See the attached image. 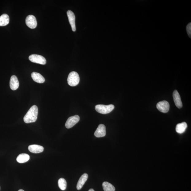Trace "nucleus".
Listing matches in <instances>:
<instances>
[{"label": "nucleus", "instance_id": "nucleus-1", "mask_svg": "<svg viewBox=\"0 0 191 191\" xmlns=\"http://www.w3.org/2000/svg\"><path fill=\"white\" fill-rule=\"evenodd\" d=\"M38 115V107L36 105L32 106L25 116L24 118V122L29 123L36 122Z\"/></svg>", "mask_w": 191, "mask_h": 191}, {"label": "nucleus", "instance_id": "nucleus-2", "mask_svg": "<svg viewBox=\"0 0 191 191\" xmlns=\"http://www.w3.org/2000/svg\"><path fill=\"white\" fill-rule=\"evenodd\" d=\"M67 81L71 87H75L78 84L80 81V77L78 74L76 72H71L69 74Z\"/></svg>", "mask_w": 191, "mask_h": 191}, {"label": "nucleus", "instance_id": "nucleus-3", "mask_svg": "<svg viewBox=\"0 0 191 191\" xmlns=\"http://www.w3.org/2000/svg\"><path fill=\"white\" fill-rule=\"evenodd\" d=\"M95 109L98 112L102 114H107L111 112L114 108L115 106L113 104L104 105L98 104L95 106Z\"/></svg>", "mask_w": 191, "mask_h": 191}, {"label": "nucleus", "instance_id": "nucleus-4", "mask_svg": "<svg viewBox=\"0 0 191 191\" xmlns=\"http://www.w3.org/2000/svg\"><path fill=\"white\" fill-rule=\"evenodd\" d=\"M29 59L31 62L35 63L44 65L46 63L45 58L43 56L36 54L31 55L29 57Z\"/></svg>", "mask_w": 191, "mask_h": 191}, {"label": "nucleus", "instance_id": "nucleus-5", "mask_svg": "<svg viewBox=\"0 0 191 191\" xmlns=\"http://www.w3.org/2000/svg\"><path fill=\"white\" fill-rule=\"evenodd\" d=\"M80 120V117L78 115H75L70 117L67 119L65 124V127L67 129H70L73 127Z\"/></svg>", "mask_w": 191, "mask_h": 191}, {"label": "nucleus", "instance_id": "nucleus-6", "mask_svg": "<svg viewBox=\"0 0 191 191\" xmlns=\"http://www.w3.org/2000/svg\"><path fill=\"white\" fill-rule=\"evenodd\" d=\"M25 24L31 29H34L37 26V21L35 17L33 15L28 16L25 19Z\"/></svg>", "mask_w": 191, "mask_h": 191}, {"label": "nucleus", "instance_id": "nucleus-7", "mask_svg": "<svg viewBox=\"0 0 191 191\" xmlns=\"http://www.w3.org/2000/svg\"><path fill=\"white\" fill-rule=\"evenodd\" d=\"M158 110L163 113H166L169 111L170 104L168 102L166 101H161L157 105Z\"/></svg>", "mask_w": 191, "mask_h": 191}, {"label": "nucleus", "instance_id": "nucleus-8", "mask_svg": "<svg viewBox=\"0 0 191 191\" xmlns=\"http://www.w3.org/2000/svg\"><path fill=\"white\" fill-rule=\"evenodd\" d=\"M67 15L70 24L72 31L73 32L76 31L75 24L76 17L74 13L71 10H68L67 12Z\"/></svg>", "mask_w": 191, "mask_h": 191}, {"label": "nucleus", "instance_id": "nucleus-9", "mask_svg": "<svg viewBox=\"0 0 191 191\" xmlns=\"http://www.w3.org/2000/svg\"><path fill=\"white\" fill-rule=\"evenodd\" d=\"M95 136L97 137H103L106 135V128L103 124H100L94 133Z\"/></svg>", "mask_w": 191, "mask_h": 191}, {"label": "nucleus", "instance_id": "nucleus-10", "mask_svg": "<svg viewBox=\"0 0 191 191\" xmlns=\"http://www.w3.org/2000/svg\"><path fill=\"white\" fill-rule=\"evenodd\" d=\"M173 97L174 103L178 108L182 107L183 104L181 102L180 95L177 90L174 91L173 94Z\"/></svg>", "mask_w": 191, "mask_h": 191}, {"label": "nucleus", "instance_id": "nucleus-11", "mask_svg": "<svg viewBox=\"0 0 191 191\" xmlns=\"http://www.w3.org/2000/svg\"><path fill=\"white\" fill-rule=\"evenodd\" d=\"M10 86L11 89L15 90L19 87V83L17 76H11L10 81Z\"/></svg>", "mask_w": 191, "mask_h": 191}, {"label": "nucleus", "instance_id": "nucleus-12", "mask_svg": "<svg viewBox=\"0 0 191 191\" xmlns=\"http://www.w3.org/2000/svg\"><path fill=\"white\" fill-rule=\"evenodd\" d=\"M31 77L33 80L37 83H43L45 82V80L44 77L37 72H33L31 74Z\"/></svg>", "mask_w": 191, "mask_h": 191}, {"label": "nucleus", "instance_id": "nucleus-13", "mask_svg": "<svg viewBox=\"0 0 191 191\" xmlns=\"http://www.w3.org/2000/svg\"><path fill=\"white\" fill-rule=\"evenodd\" d=\"M88 175L87 173H84L79 179L76 185L77 189L80 190L82 188L86 181H87Z\"/></svg>", "mask_w": 191, "mask_h": 191}, {"label": "nucleus", "instance_id": "nucleus-14", "mask_svg": "<svg viewBox=\"0 0 191 191\" xmlns=\"http://www.w3.org/2000/svg\"><path fill=\"white\" fill-rule=\"evenodd\" d=\"M28 149L30 152L33 153H41L44 150V148L42 146L36 144L29 146Z\"/></svg>", "mask_w": 191, "mask_h": 191}, {"label": "nucleus", "instance_id": "nucleus-15", "mask_svg": "<svg viewBox=\"0 0 191 191\" xmlns=\"http://www.w3.org/2000/svg\"><path fill=\"white\" fill-rule=\"evenodd\" d=\"M30 159L29 156L26 154L23 153L18 155L16 160L20 163H24L28 161Z\"/></svg>", "mask_w": 191, "mask_h": 191}, {"label": "nucleus", "instance_id": "nucleus-16", "mask_svg": "<svg viewBox=\"0 0 191 191\" xmlns=\"http://www.w3.org/2000/svg\"><path fill=\"white\" fill-rule=\"evenodd\" d=\"M187 127V123L185 122L178 123L176 126V131L179 134H182L185 131Z\"/></svg>", "mask_w": 191, "mask_h": 191}, {"label": "nucleus", "instance_id": "nucleus-17", "mask_svg": "<svg viewBox=\"0 0 191 191\" xmlns=\"http://www.w3.org/2000/svg\"><path fill=\"white\" fill-rule=\"evenodd\" d=\"M9 17L6 14H3L0 16V26H4L9 24Z\"/></svg>", "mask_w": 191, "mask_h": 191}, {"label": "nucleus", "instance_id": "nucleus-18", "mask_svg": "<svg viewBox=\"0 0 191 191\" xmlns=\"http://www.w3.org/2000/svg\"><path fill=\"white\" fill-rule=\"evenodd\" d=\"M102 187L104 191H115V187L107 181H104L102 184Z\"/></svg>", "mask_w": 191, "mask_h": 191}, {"label": "nucleus", "instance_id": "nucleus-19", "mask_svg": "<svg viewBox=\"0 0 191 191\" xmlns=\"http://www.w3.org/2000/svg\"><path fill=\"white\" fill-rule=\"evenodd\" d=\"M58 185L60 189L62 190H66L67 188L66 181L64 178H60L58 181Z\"/></svg>", "mask_w": 191, "mask_h": 191}, {"label": "nucleus", "instance_id": "nucleus-20", "mask_svg": "<svg viewBox=\"0 0 191 191\" xmlns=\"http://www.w3.org/2000/svg\"><path fill=\"white\" fill-rule=\"evenodd\" d=\"M191 23H189V24L187 26V27H186V30H187V34H188V35L189 36V37H191Z\"/></svg>", "mask_w": 191, "mask_h": 191}, {"label": "nucleus", "instance_id": "nucleus-21", "mask_svg": "<svg viewBox=\"0 0 191 191\" xmlns=\"http://www.w3.org/2000/svg\"><path fill=\"white\" fill-rule=\"evenodd\" d=\"M88 191H95V190L94 189H90Z\"/></svg>", "mask_w": 191, "mask_h": 191}, {"label": "nucleus", "instance_id": "nucleus-22", "mask_svg": "<svg viewBox=\"0 0 191 191\" xmlns=\"http://www.w3.org/2000/svg\"><path fill=\"white\" fill-rule=\"evenodd\" d=\"M18 191H24V190H22V189H20L19 190H18Z\"/></svg>", "mask_w": 191, "mask_h": 191}, {"label": "nucleus", "instance_id": "nucleus-23", "mask_svg": "<svg viewBox=\"0 0 191 191\" xmlns=\"http://www.w3.org/2000/svg\"><path fill=\"white\" fill-rule=\"evenodd\" d=\"M0 190H1V187H0Z\"/></svg>", "mask_w": 191, "mask_h": 191}]
</instances>
